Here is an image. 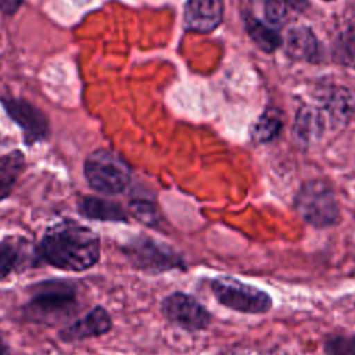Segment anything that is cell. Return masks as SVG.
<instances>
[{
    "instance_id": "8992f818",
    "label": "cell",
    "mask_w": 355,
    "mask_h": 355,
    "mask_svg": "<svg viewBox=\"0 0 355 355\" xmlns=\"http://www.w3.org/2000/svg\"><path fill=\"white\" fill-rule=\"evenodd\" d=\"M83 176L94 191L115 196L126 190L132 171L118 153L108 148H97L86 157Z\"/></svg>"
},
{
    "instance_id": "7c38bea8",
    "label": "cell",
    "mask_w": 355,
    "mask_h": 355,
    "mask_svg": "<svg viewBox=\"0 0 355 355\" xmlns=\"http://www.w3.org/2000/svg\"><path fill=\"white\" fill-rule=\"evenodd\" d=\"M78 212L90 220L123 223L129 220L126 209L119 202L97 196H83L78 201Z\"/></svg>"
},
{
    "instance_id": "9a60e30c",
    "label": "cell",
    "mask_w": 355,
    "mask_h": 355,
    "mask_svg": "<svg viewBox=\"0 0 355 355\" xmlns=\"http://www.w3.org/2000/svg\"><path fill=\"white\" fill-rule=\"evenodd\" d=\"M25 258L22 241H15L11 237L0 240V280L19 270Z\"/></svg>"
},
{
    "instance_id": "e0dca14e",
    "label": "cell",
    "mask_w": 355,
    "mask_h": 355,
    "mask_svg": "<svg viewBox=\"0 0 355 355\" xmlns=\"http://www.w3.org/2000/svg\"><path fill=\"white\" fill-rule=\"evenodd\" d=\"M247 32L252 42L266 53L275 51L282 44L279 33L263 21H259L254 17L247 18Z\"/></svg>"
},
{
    "instance_id": "5b68a950",
    "label": "cell",
    "mask_w": 355,
    "mask_h": 355,
    "mask_svg": "<svg viewBox=\"0 0 355 355\" xmlns=\"http://www.w3.org/2000/svg\"><path fill=\"white\" fill-rule=\"evenodd\" d=\"M209 290L219 305L239 313L265 315L273 308V298L266 290L233 276L212 277Z\"/></svg>"
},
{
    "instance_id": "7a4b0ae2",
    "label": "cell",
    "mask_w": 355,
    "mask_h": 355,
    "mask_svg": "<svg viewBox=\"0 0 355 355\" xmlns=\"http://www.w3.org/2000/svg\"><path fill=\"white\" fill-rule=\"evenodd\" d=\"M28 298L21 306L25 320L46 326L72 322L80 301L78 284L68 279H46L28 286Z\"/></svg>"
},
{
    "instance_id": "6da1fadb",
    "label": "cell",
    "mask_w": 355,
    "mask_h": 355,
    "mask_svg": "<svg viewBox=\"0 0 355 355\" xmlns=\"http://www.w3.org/2000/svg\"><path fill=\"white\" fill-rule=\"evenodd\" d=\"M100 250V237L94 230L67 219L44 232L35 257L60 270L83 272L98 262Z\"/></svg>"
},
{
    "instance_id": "d6986e66",
    "label": "cell",
    "mask_w": 355,
    "mask_h": 355,
    "mask_svg": "<svg viewBox=\"0 0 355 355\" xmlns=\"http://www.w3.org/2000/svg\"><path fill=\"white\" fill-rule=\"evenodd\" d=\"M324 355H355V331H337L323 341Z\"/></svg>"
},
{
    "instance_id": "4fadbf2b",
    "label": "cell",
    "mask_w": 355,
    "mask_h": 355,
    "mask_svg": "<svg viewBox=\"0 0 355 355\" xmlns=\"http://www.w3.org/2000/svg\"><path fill=\"white\" fill-rule=\"evenodd\" d=\"M25 168L26 157L21 150L15 148L0 155V202L10 197Z\"/></svg>"
},
{
    "instance_id": "5bb4252c",
    "label": "cell",
    "mask_w": 355,
    "mask_h": 355,
    "mask_svg": "<svg viewBox=\"0 0 355 355\" xmlns=\"http://www.w3.org/2000/svg\"><path fill=\"white\" fill-rule=\"evenodd\" d=\"M322 129H323L322 114L316 108L302 107L297 114L295 125L293 129L295 139L305 144L312 139H315Z\"/></svg>"
},
{
    "instance_id": "2e32d148",
    "label": "cell",
    "mask_w": 355,
    "mask_h": 355,
    "mask_svg": "<svg viewBox=\"0 0 355 355\" xmlns=\"http://www.w3.org/2000/svg\"><path fill=\"white\" fill-rule=\"evenodd\" d=\"M283 128V114L280 110L270 107L259 116L252 129V139L257 143H269L279 136Z\"/></svg>"
},
{
    "instance_id": "ffe728a7",
    "label": "cell",
    "mask_w": 355,
    "mask_h": 355,
    "mask_svg": "<svg viewBox=\"0 0 355 355\" xmlns=\"http://www.w3.org/2000/svg\"><path fill=\"white\" fill-rule=\"evenodd\" d=\"M263 12V22L270 28L282 25L286 17L287 4L284 0H259Z\"/></svg>"
},
{
    "instance_id": "277c9868",
    "label": "cell",
    "mask_w": 355,
    "mask_h": 355,
    "mask_svg": "<svg viewBox=\"0 0 355 355\" xmlns=\"http://www.w3.org/2000/svg\"><path fill=\"white\" fill-rule=\"evenodd\" d=\"M297 215L315 229L336 226L341 219L340 202L331 184L322 179L305 182L293 200Z\"/></svg>"
},
{
    "instance_id": "d4e9b609",
    "label": "cell",
    "mask_w": 355,
    "mask_h": 355,
    "mask_svg": "<svg viewBox=\"0 0 355 355\" xmlns=\"http://www.w3.org/2000/svg\"><path fill=\"white\" fill-rule=\"evenodd\" d=\"M324 1H330V0H324Z\"/></svg>"
},
{
    "instance_id": "52a82bcc",
    "label": "cell",
    "mask_w": 355,
    "mask_h": 355,
    "mask_svg": "<svg viewBox=\"0 0 355 355\" xmlns=\"http://www.w3.org/2000/svg\"><path fill=\"white\" fill-rule=\"evenodd\" d=\"M162 318L173 327L187 333L207 330L212 323V313L194 295L176 290L166 294L159 304Z\"/></svg>"
},
{
    "instance_id": "7402d4cb",
    "label": "cell",
    "mask_w": 355,
    "mask_h": 355,
    "mask_svg": "<svg viewBox=\"0 0 355 355\" xmlns=\"http://www.w3.org/2000/svg\"><path fill=\"white\" fill-rule=\"evenodd\" d=\"M24 0H0V11L6 15H14Z\"/></svg>"
},
{
    "instance_id": "3957f363",
    "label": "cell",
    "mask_w": 355,
    "mask_h": 355,
    "mask_svg": "<svg viewBox=\"0 0 355 355\" xmlns=\"http://www.w3.org/2000/svg\"><path fill=\"white\" fill-rule=\"evenodd\" d=\"M121 251L132 268L151 276L172 270H186L187 262L171 244L148 234H136L122 243Z\"/></svg>"
},
{
    "instance_id": "ac0fdd59",
    "label": "cell",
    "mask_w": 355,
    "mask_h": 355,
    "mask_svg": "<svg viewBox=\"0 0 355 355\" xmlns=\"http://www.w3.org/2000/svg\"><path fill=\"white\" fill-rule=\"evenodd\" d=\"M336 62L355 69V26H349L338 33L331 47Z\"/></svg>"
},
{
    "instance_id": "cb8c5ba5",
    "label": "cell",
    "mask_w": 355,
    "mask_h": 355,
    "mask_svg": "<svg viewBox=\"0 0 355 355\" xmlns=\"http://www.w3.org/2000/svg\"><path fill=\"white\" fill-rule=\"evenodd\" d=\"M0 355H11V348L1 334H0Z\"/></svg>"
},
{
    "instance_id": "ba28073f",
    "label": "cell",
    "mask_w": 355,
    "mask_h": 355,
    "mask_svg": "<svg viewBox=\"0 0 355 355\" xmlns=\"http://www.w3.org/2000/svg\"><path fill=\"white\" fill-rule=\"evenodd\" d=\"M0 103L8 118L21 129L26 146L49 139L51 132L50 119L39 107L25 98L11 96L0 97Z\"/></svg>"
},
{
    "instance_id": "603a6c76",
    "label": "cell",
    "mask_w": 355,
    "mask_h": 355,
    "mask_svg": "<svg viewBox=\"0 0 355 355\" xmlns=\"http://www.w3.org/2000/svg\"><path fill=\"white\" fill-rule=\"evenodd\" d=\"M286 4L297 11H304L308 6V0H284Z\"/></svg>"
},
{
    "instance_id": "9c48e42d",
    "label": "cell",
    "mask_w": 355,
    "mask_h": 355,
    "mask_svg": "<svg viewBox=\"0 0 355 355\" xmlns=\"http://www.w3.org/2000/svg\"><path fill=\"white\" fill-rule=\"evenodd\" d=\"M112 329V318L110 312L96 305L83 316L73 319L58 330V338L64 343H80L107 334Z\"/></svg>"
},
{
    "instance_id": "8fae6325",
    "label": "cell",
    "mask_w": 355,
    "mask_h": 355,
    "mask_svg": "<svg viewBox=\"0 0 355 355\" xmlns=\"http://www.w3.org/2000/svg\"><path fill=\"white\" fill-rule=\"evenodd\" d=\"M283 49L287 57L295 61L318 62L320 60L319 42L308 26L291 28L283 39Z\"/></svg>"
},
{
    "instance_id": "30bf717a",
    "label": "cell",
    "mask_w": 355,
    "mask_h": 355,
    "mask_svg": "<svg viewBox=\"0 0 355 355\" xmlns=\"http://www.w3.org/2000/svg\"><path fill=\"white\" fill-rule=\"evenodd\" d=\"M223 19V0H187L183 7V26L197 33L215 31Z\"/></svg>"
},
{
    "instance_id": "44dd1931",
    "label": "cell",
    "mask_w": 355,
    "mask_h": 355,
    "mask_svg": "<svg viewBox=\"0 0 355 355\" xmlns=\"http://www.w3.org/2000/svg\"><path fill=\"white\" fill-rule=\"evenodd\" d=\"M132 215L147 226H155L158 222V214L153 202L147 200H133L130 201Z\"/></svg>"
}]
</instances>
